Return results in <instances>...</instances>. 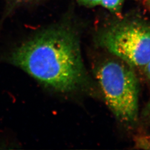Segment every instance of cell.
Here are the masks:
<instances>
[{"mask_svg": "<svg viewBox=\"0 0 150 150\" xmlns=\"http://www.w3.org/2000/svg\"><path fill=\"white\" fill-rule=\"evenodd\" d=\"M6 58L57 93H72L87 83L79 35L68 25L54 26L38 32L11 50Z\"/></svg>", "mask_w": 150, "mask_h": 150, "instance_id": "1", "label": "cell"}, {"mask_svg": "<svg viewBox=\"0 0 150 150\" xmlns=\"http://www.w3.org/2000/svg\"><path fill=\"white\" fill-rule=\"evenodd\" d=\"M108 108L121 123L132 125L139 117V86L133 67L120 59L106 60L96 70Z\"/></svg>", "mask_w": 150, "mask_h": 150, "instance_id": "2", "label": "cell"}, {"mask_svg": "<svg viewBox=\"0 0 150 150\" xmlns=\"http://www.w3.org/2000/svg\"><path fill=\"white\" fill-rule=\"evenodd\" d=\"M103 48L132 67H144L150 61V24L138 20L116 22L100 33Z\"/></svg>", "mask_w": 150, "mask_h": 150, "instance_id": "3", "label": "cell"}, {"mask_svg": "<svg viewBox=\"0 0 150 150\" xmlns=\"http://www.w3.org/2000/svg\"><path fill=\"white\" fill-rule=\"evenodd\" d=\"M125 0H78L81 5L88 7L101 6L112 12H120Z\"/></svg>", "mask_w": 150, "mask_h": 150, "instance_id": "4", "label": "cell"}, {"mask_svg": "<svg viewBox=\"0 0 150 150\" xmlns=\"http://www.w3.org/2000/svg\"><path fill=\"white\" fill-rule=\"evenodd\" d=\"M134 146L136 149L150 150V135L141 134L136 137Z\"/></svg>", "mask_w": 150, "mask_h": 150, "instance_id": "5", "label": "cell"}, {"mask_svg": "<svg viewBox=\"0 0 150 150\" xmlns=\"http://www.w3.org/2000/svg\"><path fill=\"white\" fill-rule=\"evenodd\" d=\"M146 76L150 80V61L144 67Z\"/></svg>", "mask_w": 150, "mask_h": 150, "instance_id": "6", "label": "cell"}, {"mask_svg": "<svg viewBox=\"0 0 150 150\" xmlns=\"http://www.w3.org/2000/svg\"><path fill=\"white\" fill-rule=\"evenodd\" d=\"M146 110V112H147V115L148 116V117L149 118L150 121V100L147 105Z\"/></svg>", "mask_w": 150, "mask_h": 150, "instance_id": "7", "label": "cell"}]
</instances>
